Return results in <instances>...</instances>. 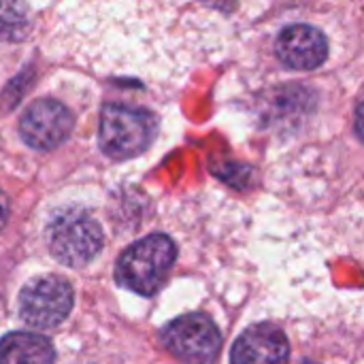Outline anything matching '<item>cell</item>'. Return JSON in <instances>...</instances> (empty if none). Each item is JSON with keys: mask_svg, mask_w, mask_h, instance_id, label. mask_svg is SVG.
<instances>
[{"mask_svg": "<svg viewBox=\"0 0 364 364\" xmlns=\"http://www.w3.org/2000/svg\"><path fill=\"white\" fill-rule=\"evenodd\" d=\"M177 256L175 243L166 235H149L130 245L117 260V282L143 296L160 290Z\"/></svg>", "mask_w": 364, "mask_h": 364, "instance_id": "1", "label": "cell"}, {"mask_svg": "<svg viewBox=\"0 0 364 364\" xmlns=\"http://www.w3.org/2000/svg\"><path fill=\"white\" fill-rule=\"evenodd\" d=\"M100 147L115 160L143 154L156 136V117L143 109L107 105L100 115Z\"/></svg>", "mask_w": 364, "mask_h": 364, "instance_id": "2", "label": "cell"}, {"mask_svg": "<svg viewBox=\"0 0 364 364\" xmlns=\"http://www.w3.org/2000/svg\"><path fill=\"white\" fill-rule=\"evenodd\" d=\"M51 254L66 267H83L102 250V230L98 222L83 211L58 215L49 228Z\"/></svg>", "mask_w": 364, "mask_h": 364, "instance_id": "3", "label": "cell"}, {"mask_svg": "<svg viewBox=\"0 0 364 364\" xmlns=\"http://www.w3.org/2000/svg\"><path fill=\"white\" fill-rule=\"evenodd\" d=\"M162 341L186 364H213L222 350V335L215 322L203 314H188L162 331Z\"/></svg>", "mask_w": 364, "mask_h": 364, "instance_id": "4", "label": "cell"}, {"mask_svg": "<svg viewBox=\"0 0 364 364\" xmlns=\"http://www.w3.org/2000/svg\"><path fill=\"white\" fill-rule=\"evenodd\" d=\"M73 288L62 277H41L28 284L19 296V316L34 328H53L73 309Z\"/></svg>", "mask_w": 364, "mask_h": 364, "instance_id": "5", "label": "cell"}, {"mask_svg": "<svg viewBox=\"0 0 364 364\" xmlns=\"http://www.w3.org/2000/svg\"><path fill=\"white\" fill-rule=\"evenodd\" d=\"M75 126L73 113L55 100L32 102L19 122L23 141L34 149H53L62 145Z\"/></svg>", "mask_w": 364, "mask_h": 364, "instance_id": "6", "label": "cell"}, {"mask_svg": "<svg viewBox=\"0 0 364 364\" xmlns=\"http://www.w3.org/2000/svg\"><path fill=\"white\" fill-rule=\"evenodd\" d=\"M275 51L284 66L309 70V68H318L326 60L328 43L318 28L294 23L279 34Z\"/></svg>", "mask_w": 364, "mask_h": 364, "instance_id": "7", "label": "cell"}, {"mask_svg": "<svg viewBox=\"0 0 364 364\" xmlns=\"http://www.w3.org/2000/svg\"><path fill=\"white\" fill-rule=\"evenodd\" d=\"M290 348L286 335L273 324L247 328L232 346V364H288Z\"/></svg>", "mask_w": 364, "mask_h": 364, "instance_id": "8", "label": "cell"}, {"mask_svg": "<svg viewBox=\"0 0 364 364\" xmlns=\"http://www.w3.org/2000/svg\"><path fill=\"white\" fill-rule=\"evenodd\" d=\"M53 346L34 333H11L0 339V364H53Z\"/></svg>", "mask_w": 364, "mask_h": 364, "instance_id": "9", "label": "cell"}, {"mask_svg": "<svg viewBox=\"0 0 364 364\" xmlns=\"http://www.w3.org/2000/svg\"><path fill=\"white\" fill-rule=\"evenodd\" d=\"M28 26L26 4L21 0H0V34H23Z\"/></svg>", "mask_w": 364, "mask_h": 364, "instance_id": "10", "label": "cell"}, {"mask_svg": "<svg viewBox=\"0 0 364 364\" xmlns=\"http://www.w3.org/2000/svg\"><path fill=\"white\" fill-rule=\"evenodd\" d=\"M6 218H9V203H6V196L0 192V230L6 224Z\"/></svg>", "mask_w": 364, "mask_h": 364, "instance_id": "11", "label": "cell"}, {"mask_svg": "<svg viewBox=\"0 0 364 364\" xmlns=\"http://www.w3.org/2000/svg\"><path fill=\"white\" fill-rule=\"evenodd\" d=\"M301 364H318V363H311V360H303Z\"/></svg>", "mask_w": 364, "mask_h": 364, "instance_id": "12", "label": "cell"}]
</instances>
